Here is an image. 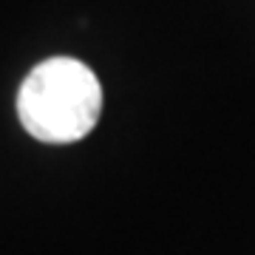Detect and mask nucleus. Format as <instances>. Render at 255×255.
<instances>
[{"label":"nucleus","instance_id":"obj_1","mask_svg":"<svg viewBox=\"0 0 255 255\" xmlns=\"http://www.w3.org/2000/svg\"><path fill=\"white\" fill-rule=\"evenodd\" d=\"M102 111L97 74L74 57L34 65L17 91L20 125L40 142L68 145L88 136Z\"/></svg>","mask_w":255,"mask_h":255}]
</instances>
